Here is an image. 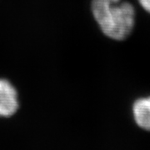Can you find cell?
<instances>
[{
    "label": "cell",
    "mask_w": 150,
    "mask_h": 150,
    "mask_svg": "<svg viewBox=\"0 0 150 150\" xmlns=\"http://www.w3.org/2000/svg\"><path fill=\"white\" fill-rule=\"evenodd\" d=\"M92 13L101 31L108 38L123 41L135 25L134 7L122 0H93Z\"/></svg>",
    "instance_id": "cell-1"
},
{
    "label": "cell",
    "mask_w": 150,
    "mask_h": 150,
    "mask_svg": "<svg viewBox=\"0 0 150 150\" xmlns=\"http://www.w3.org/2000/svg\"><path fill=\"white\" fill-rule=\"evenodd\" d=\"M18 108V94L9 82L0 79V117H11Z\"/></svg>",
    "instance_id": "cell-2"
},
{
    "label": "cell",
    "mask_w": 150,
    "mask_h": 150,
    "mask_svg": "<svg viewBox=\"0 0 150 150\" xmlns=\"http://www.w3.org/2000/svg\"><path fill=\"white\" fill-rule=\"evenodd\" d=\"M133 115L139 128L150 131V96L138 98L134 103Z\"/></svg>",
    "instance_id": "cell-3"
},
{
    "label": "cell",
    "mask_w": 150,
    "mask_h": 150,
    "mask_svg": "<svg viewBox=\"0 0 150 150\" xmlns=\"http://www.w3.org/2000/svg\"><path fill=\"white\" fill-rule=\"evenodd\" d=\"M141 7L150 13V0H139Z\"/></svg>",
    "instance_id": "cell-4"
}]
</instances>
